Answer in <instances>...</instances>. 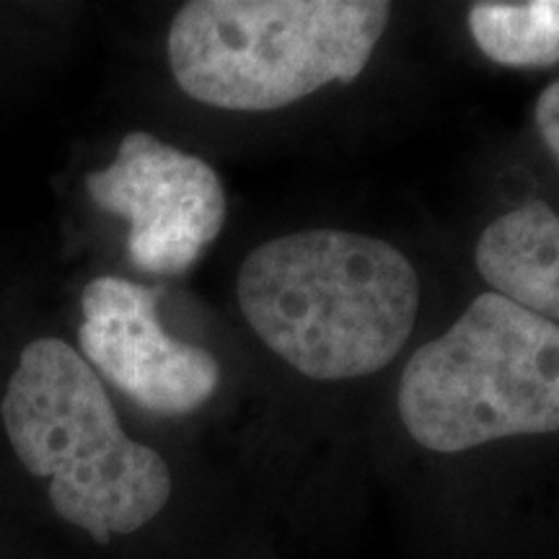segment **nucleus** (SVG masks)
I'll return each mask as SVG.
<instances>
[{"label":"nucleus","instance_id":"nucleus-3","mask_svg":"<svg viewBox=\"0 0 559 559\" xmlns=\"http://www.w3.org/2000/svg\"><path fill=\"white\" fill-rule=\"evenodd\" d=\"M389 16L383 0H192L174 16L166 52L190 99L272 111L358 81Z\"/></svg>","mask_w":559,"mask_h":559},{"label":"nucleus","instance_id":"nucleus-5","mask_svg":"<svg viewBox=\"0 0 559 559\" xmlns=\"http://www.w3.org/2000/svg\"><path fill=\"white\" fill-rule=\"evenodd\" d=\"M83 185L96 207L128 221V257L148 275L190 270L228 215L218 171L151 132H128L115 160Z\"/></svg>","mask_w":559,"mask_h":559},{"label":"nucleus","instance_id":"nucleus-9","mask_svg":"<svg viewBox=\"0 0 559 559\" xmlns=\"http://www.w3.org/2000/svg\"><path fill=\"white\" fill-rule=\"evenodd\" d=\"M536 128H539L547 148L559 160V81L544 88L539 102H536Z\"/></svg>","mask_w":559,"mask_h":559},{"label":"nucleus","instance_id":"nucleus-7","mask_svg":"<svg viewBox=\"0 0 559 559\" xmlns=\"http://www.w3.org/2000/svg\"><path fill=\"white\" fill-rule=\"evenodd\" d=\"M477 270L498 296L559 321V215L528 200L481 230Z\"/></svg>","mask_w":559,"mask_h":559},{"label":"nucleus","instance_id":"nucleus-6","mask_svg":"<svg viewBox=\"0 0 559 559\" xmlns=\"http://www.w3.org/2000/svg\"><path fill=\"white\" fill-rule=\"evenodd\" d=\"M79 342L96 373L138 407L181 417L205 407L221 386V366L205 347L171 337L158 321V293L122 277L83 288Z\"/></svg>","mask_w":559,"mask_h":559},{"label":"nucleus","instance_id":"nucleus-2","mask_svg":"<svg viewBox=\"0 0 559 559\" xmlns=\"http://www.w3.org/2000/svg\"><path fill=\"white\" fill-rule=\"evenodd\" d=\"M0 417L21 466L50 481L55 513L96 544L135 534L171 500L169 464L124 432L99 373L66 340L21 349Z\"/></svg>","mask_w":559,"mask_h":559},{"label":"nucleus","instance_id":"nucleus-4","mask_svg":"<svg viewBox=\"0 0 559 559\" xmlns=\"http://www.w3.org/2000/svg\"><path fill=\"white\" fill-rule=\"evenodd\" d=\"M400 415L412 440L436 453L559 432V324L481 293L412 355Z\"/></svg>","mask_w":559,"mask_h":559},{"label":"nucleus","instance_id":"nucleus-1","mask_svg":"<svg viewBox=\"0 0 559 559\" xmlns=\"http://www.w3.org/2000/svg\"><path fill=\"white\" fill-rule=\"evenodd\" d=\"M236 296L257 337L298 373L347 381L379 373L407 345L419 277L389 241L319 228L251 251Z\"/></svg>","mask_w":559,"mask_h":559},{"label":"nucleus","instance_id":"nucleus-8","mask_svg":"<svg viewBox=\"0 0 559 559\" xmlns=\"http://www.w3.org/2000/svg\"><path fill=\"white\" fill-rule=\"evenodd\" d=\"M474 41L489 60L508 68H549L559 62V0H481L466 16Z\"/></svg>","mask_w":559,"mask_h":559}]
</instances>
